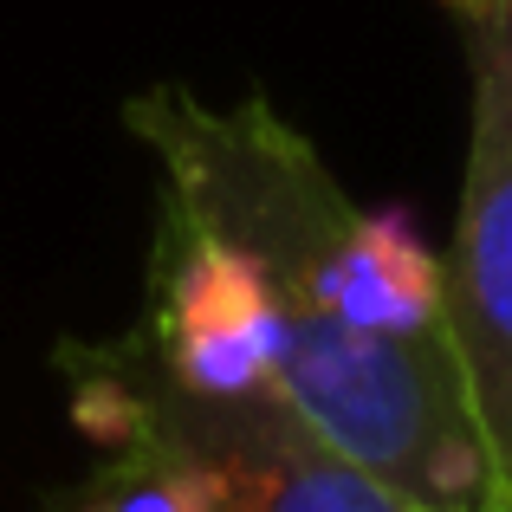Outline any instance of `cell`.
<instances>
[{
  "mask_svg": "<svg viewBox=\"0 0 512 512\" xmlns=\"http://www.w3.org/2000/svg\"><path fill=\"white\" fill-rule=\"evenodd\" d=\"M467 59V169L441 260V331L512 512V0H441Z\"/></svg>",
  "mask_w": 512,
  "mask_h": 512,
  "instance_id": "cell-4",
  "label": "cell"
},
{
  "mask_svg": "<svg viewBox=\"0 0 512 512\" xmlns=\"http://www.w3.org/2000/svg\"><path fill=\"white\" fill-rule=\"evenodd\" d=\"M78 422L104 448L156 441L169 454L214 467L227 487V512H428L344 461L325 435L299 422L273 389L260 396H195L163 370L150 331L104 344L98 357H72Z\"/></svg>",
  "mask_w": 512,
  "mask_h": 512,
  "instance_id": "cell-3",
  "label": "cell"
},
{
  "mask_svg": "<svg viewBox=\"0 0 512 512\" xmlns=\"http://www.w3.org/2000/svg\"><path fill=\"white\" fill-rule=\"evenodd\" d=\"M169 292L150 325L163 370L195 396H260L273 389L279 292L260 260L221 240H169Z\"/></svg>",
  "mask_w": 512,
  "mask_h": 512,
  "instance_id": "cell-5",
  "label": "cell"
},
{
  "mask_svg": "<svg viewBox=\"0 0 512 512\" xmlns=\"http://www.w3.org/2000/svg\"><path fill=\"white\" fill-rule=\"evenodd\" d=\"M273 396L402 500L428 512H506L441 325L376 338L279 299Z\"/></svg>",
  "mask_w": 512,
  "mask_h": 512,
  "instance_id": "cell-2",
  "label": "cell"
},
{
  "mask_svg": "<svg viewBox=\"0 0 512 512\" xmlns=\"http://www.w3.org/2000/svg\"><path fill=\"white\" fill-rule=\"evenodd\" d=\"M78 512H227V487L214 467L169 454L156 441H124L78 493Z\"/></svg>",
  "mask_w": 512,
  "mask_h": 512,
  "instance_id": "cell-6",
  "label": "cell"
},
{
  "mask_svg": "<svg viewBox=\"0 0 512 512\" xmlns=\"http://www.w3.org/2000/svg\"><path fill=\"white\" fill-rule=\"evenodd\" d=\"M124 117L163 163L169 240L253 253L279 299L376 338L441 325V253L402 208L363 214L266 98L208 111L182 85H156Z\"/></svg>",
  "mask_w": 512,
  "mask_h": 512,
  "instance_id": "cell-1",
  "label": "cell"
}]
</instances>
